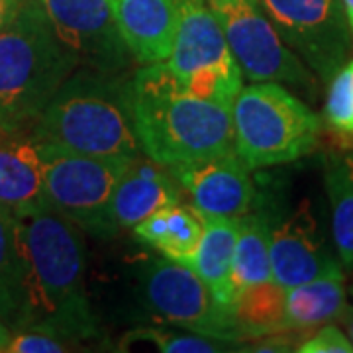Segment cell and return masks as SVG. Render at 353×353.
<instances>
[{
	"label": "cell",
	"instance_id": "6da1fadb",
	"mask_svg": "<svg viewBox=\"0 0 353 353\" xmlns=\"http://www.w3.org/2000/svg\"><path fill=\"white\" fill-rule=\"evenodd\" d=\"M18 330H39L63 340L94 334L85 294V243L81 230L53 208L16 218Z\"/></svg>",
	"mask_w": 353,
	"mask_h": 353
},
{
	"label": "cell",
	"instance_id": "7a4b0ae2",
	"mask_svg": "<svg viewBox=\"0 0 353 353\" xmlns=\"http://www.w3.org/2000/svg\"><path fill=\"white\" fill-rule=\"evenodd\" d=\"M132 104L141 152L165 167L236 150L232 110L192 94L165 61L134 73Z\"/></svg>",
	"mask_w": 353,
	"mask_h": 353
},
{
	"label": "cell",
	"instance_id": "3957f363",
	"mask_svg": "<svg viewBox=\"0 0 353 353\" xmlns=\"http://www.w3.org/2000/svg\"><path fill=\"white\" fill-rule=\"evenodd\" d=\"M132 77L75 69L34 124V138L97 157H136L141 145L134 126Z\"/></svg>",
	"mask_w": 353,
	"mask_h": 353
},
{
	"label": "cell",
	"instance_id": "277c9868",
	"mask_svg": "<svg viewBox=\"0 0 353 353\" xmlns=\"http://www.w3.org/2000/svg\"><path fill=\"white\" fill-rule=\"evenodd\" d=\"M77 59L53 36L32 0L0 32V130H32Z\"/></svg>",
	"mask_w": 353,
	"mask_h": 353
},
{
	"label": "cell",
	"instance_id": "5b68a950",
	"mask_svg": "<svg viewBox=\"0 0 353 353\" xmlns=\"http://www.w3.org/2000/svg\"><path fill=\"white\" fill-rule=\"evenodd\" d=\"M234 148L250 169L296 161L318 145L322 120L281 83L241 87L232 104Z\"/></svg>",
	"mask_w": 353,
	"mask_h": 353
},
{
	"label": "cell",
	"instance_id": "8992f818",
	"mask_svg": "<svg viewBox=\"0 0 353 353\" xmlns=\"http://www.w3.org/2000/svg\"><path fill=\"white\" fill-rule=\"evenodd\" d=\"M38 143L51 208L83 234L114 238L120 230L112 218L114 190L132 157H97Z\"/></svg>",
	"mask_w": 353,
	"mask_h": 353
},
{
	"label": "cell",
	"instance_id": "52a82bcc",
	"mask_svg": "<svg viewBox=\"0 0 353 353\" xmlns=\"http://www.w3.org/2000/svg\"><path fill=\"white\" fill-rule=\"evenodd\" d=\"M210 8L248 81L314 88L310 69L281 39L259 0H210Z\"/></svg>",
	"mask_w": 353,
	"mask_h": 353
},
{
	"label": "cell",
	"instance_id": "ba28073f",
	"mask_svg": "<svg viewBox=\"0 0 353 353\" xmlns=\"http://www.w3.org/2000/svg\"><path fill=\"white\" fill-rule=\"evenodd\" d=\"M141 290L153 316L169 326L228 343L243 340L234 310L220 303L187 265L167 257L145 261L141 265Z\"/></svg>",
	"mask_w": 353,
	"mask_h": 353
},
{
	"label": "cell",
	"instance_id": "9c48e42d",
	"mask_svg": "<svg viewBox=\"0 0 353 353\" xmlns=\"http://www.w3.org/2000/svg\"><path fill=\"white\" fill-rule=\"evenodd\" d=\"M281 39L308 69L330 81L347 61L352 30L341 0H259Z\"/></svg>",
	"mask_w": 353,
	"mask_h": 353
},
{
	"label": "cell",
	"instance_id": "30bf717a",
	"mask_svg": "<svg viewBox=\"0 0 353 353\" xmlns=\"http://www.w3.org/2000/svg\"><path fill=\"white\" fill-rule=\"evenodd\" d=\"M83 69L120 73L130 61L110 0H32Z\"/></svg>",
	"mask_w": 353,
	"mask_h": 353
},
{
	"label": "cell",
	"instance_id": "8fae6325",
	"mask_svg": "<svg viewBox=\"0 0 353 353\" xmlns=\"http://www.w3.org/2000/svg\"><path fill=\"white\" fill-rule=\"evenodd\" d=\"M338 269H343L340 257L330 250L310 201H303L271 226V271L283 289Z\"/></svg>",
	"mask_w": 353,
	"mask_h": 353
},
{
	"label": "cell",
	"instance_id": "7c38bea8",
	"mask_svg": "<svg viewBox=\"0 0 353 353\" xmlns=\"http://www.w3.org/2000/svg\"><path fill=\"white\" fill-rule=\"evenodd\" d=\"M179 185L192 199L201 216L240 218L252 210L255 199L250 167L236 150L208 155L190 163L169 167Z\"/></svg>",
	"mask_w": 353,
	"mask_h": 353
},
{
	"label": "cell",
	"instance_id": "4fadbf2b",
	"mask_svg": "<svg viewBox=\"0 0 353 353\" xmlns=\"http://www.w3.org/2000/svg\"><path fill=\"white\" fill-rule=\"evenodd\" d=\"M0 208L14 218L51 208L39 143L32 130H0Z\"/></svg>",
	"mask_w": 353,
	"mask_h": 353
},
{
	"label": "cell",
	"instance_id": "5bb4252c",
	"mask_svg": "<svg viewBox=\"0 0 353 353\" xmlns=\"http://www.w3.org/2000/svg\"><path fill=\"white\" fill-rule=\"evenodd\" d=\"M165 63L181 81L206 67L238 65L206 0H179L175 39Z\"/></svg>",
	"mask_w": 353,
	"mask_h": 353
},
{
	"label": "cell",
	"instance_id": "9a60e30c",
	"mask_svg": "<svg viewBox=\"0 0 353 353\" xmlns=\"http://www.w3.org/2000/svg\"><path fill=\"white\" fill-rule=\"evenodd\" d=\"M118 32L139 63L167 61L179 20V0H110Z\"/></svg>",
	"mask_w": 353,
	"mask_h": 353
},
{
	"label": "cell",
	"instance_id": "2e32d148",
	"mask_svg": "<svg viewBox=\"0 0 353 353\" xmlns=\"http://www.w3.org/2000/svg\"><path fill=\"white\" fill-rule=\"evenodd\" d=\"M179 204L176 179L169 167L153 161L145 153L130 159L112 199V218L116 226L134 228L165 206Z\"/></svg>",
	"mask_w": 353,
	"mask_h": 353
},
{
	"label": "cell",
	"instance_id": "e0dca14e",
	"mask_svg": "<svg viewBox=\"0 0 353 353\" xmlns=\"http://www.w3.org/2000/svg\"><path fill=\"white\" fill-rule=\"evenodd\" d=\"M240 218L202 216V238L190 269L206 283L216 299L234 308L238 289L234 283V253Z\"/></svg>",
	"mask_w": 353,
	"mask_h": 353
},
{
	"label": "cell",
	"instance_id": "ac0fdd59",
	"mask_svg": "<svg viewBox=\"0 0 353 353\" xmlns=\"http://www.w3.org/2000/svg\"><path fill=\"white\" fill-rule=\"evenodd\" d=\"M134 234L167 259L190 267L202 238V216L192 206L171 204L136 224Z\"/></svg>",
	"mask_w": 353,
	"mask_h": 353
},
{
	"label": "cell",
	"instance_id": "d6986e66",
	"mask_svg": "<svg viewBox=\"0 0 353 353\" xmlns=\"http://www.w3.org/2000/svg\"><path fill=\"white\" fill-rule=\"evenodd\" d=\"M345 304L347 299L343 269L290 287L285 292L287 330L304 332L318 328L326 322L336 320Z\"/></svg>",
	"mask_w": 353,
	"mask_h": 353
},
{
	"label": "cell",
	"instance_id": "ffe728a7",
	"mask_svg": "<svg viewBox=\"0 0 353 353\" xmlns=\"http://www.w3.org/2000/svg\"><path fill=\"white\" fill-rule=\"evenodd\" d=\"M324 185L332 212V238L343 269H353V155L330 153Z\"/></svg>",
	"mask_w": 353,
	"mask_h": 353
},
{
	"label": "cell",
	"instance_id": "44dd1931",
	"mask_svg": "<svg viewBox=\"0 0 353 353\" xmlns=\"http://www.w3.org/2000/svg\"><path fill=\"white\" fill-rule=\"evenodd\" d=\"M285 292L287 289L275 281L248 285L238 292L232 310L243 340L290 332L285 316Z\"/></svg>",
	"mask_w": 353,
	"mask_h": 353
},
{
	"label": "cell",
	"instance_id": "7402d4cb",
	"mask_svg": "<svg viewBox=\"0 0 353 353\" xmlns=\"http://www.w3.org/2000/svg\"><path fill=\"white\" fill-rule=\"evenodd\" d=\"M271 220L263 212L240 216L234 253V283L240 292L248 285L273 281L271 271Z\"/></svg>",
	"mask_w": 353,
	"mask_h": 353
},
{
	"label": "cell",
	"instance_id": "603a6c76",
	"mask_svg": "<svg viewBox=\"0 0 353 353\" xmlns=\"http://www.w3.org/2000/svg\"><path fill=\"white\" fill-rule=\"evenodd\" d=\"M232 343L216 338H208L189 330H159L139 328L128 332L120 341V352H138V350H153L161 353H218L230 350Z\"/></svg>",
	"mask_w": 353,
	"mask_h": 353
},
{
	"label": "cell",
	"instance_id": "cb8c5ba5",
	"mask_svg": "<svg viewBox=\"0 0 353 353\" xmlns=\"http://www.w3.org/2000/svg\"><path fill=\"white\" fill-rule=\"evenodd\" d=\"M18 265L16 218L0 208V320L12 332L18 316Z\"/></svg>",
	"mask_w": 353,
	"mask_h": 353
},
{
	"label": "cell",
	"instance_id": "d4e9b609",
	"mask_svg": "<svg viewBox=\"0 0 353 353\" xmlns=\"http://www.w3.org/2000/svg\"><path fill=\"white\" fill-rule=\"evenodd\" d=\"M324 116L336 132L353 136V59L345 61L330 79Z\"/></svg>",
	"mask_w": 353,
	"mask_h": 353
},
{
	"label": "cell",
	"instance_id": "484cf974",
	"mask_svg": "<svg viewBox=\"0 0 353 353\" xmlns=\"http://www.w3.org/2000/svg\"><path fill=\"white\" fill-rule=\"evenodd\" d=\"M296 352L301 353H353V343L343 328L326 322L318 326L310 338L299 343Z\"/></svg>",
	"mask_w": 353,
	"mask_h": 353
},
{
	"label": "cell",
	"instance_id": "4316f807",
	"mask_svg": "<svg viewBox=\"0 0 353 353\" xmlns=\"http://www.w3.org/2000/svg\"><path fill=\"white\" fill-rule=\"evenodd\" d=\"M67 343L48 332L39 330H18L12 334L4 352L10 353H63L67 352Z\"/></svg>",
	"mask_w": 353,
	"mask_h": 353
},
{
	"label": "cell",
	"instance_id": "83f0119b",
	"mask_svg": "<svg viewBox=\"0 0 353 353\" xmlns=\"http://www.w3.org/2000/svg\"><path fill=\"white\" fill-rule=\"evenodd\" d=\"M24 6V0H0V32L12 24L20 8Z\"/></svg>",
	"mask_w": 353,
	"mask_h": 353
},
{
	"label": "cell",
	"instance_id": "f1b7e54d",
	"mask_svg": "<svg viewBox=\"0 0 353 353\" xmlns=\"http://www.w3.org/2000/svg\"><path fill=\"white\" fill-rule=\"evenodd\" d=\"M336 320L340 322L343 332L347 334V338H350L353 343V304H345V306L341 308V312L338 314Z\"/></svg>",
	"mask_w": 353,
	"mask_h": 353
},
{
	"label": "cell",
	"instance_id": "f546056e",
	"mask_svg": "<svg viewBox=\"0 0 353 353\" xmlns=\"http://www.w3.org/2000/svg\"><path fill=\"white\" fill-rule=\"evenodd\" d=\"M12 330L8 324H4L2 320H0V352H4L6 350V345H8V341L12 338Z\"/></svg>",
	"mask_w": 353,
	"mask_h": 353
},
{
	"label": "cell",
	"instance_id": "4dcf8cb0",
	"mask_svg": "<svg viewBox=\"0 0 353 353\" xmlns=\"http://www.w3.org/2000/svg\"><path fill=\"white\" fill-rule=\"evenodd\" d=\"M341 4H343L345 18H347V24H350V30H352L353 36V0H341Z\"/></svg>",
	"mask_w": 353,
	"mask_h": 353
}]
</instances>
